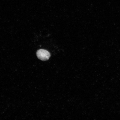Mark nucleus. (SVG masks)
<instances>
[{
    "label": "nucleus",
    "mask_w": 120,
    "mask_h": 120,
    "mask_svg": "<svg viewBox=\"0 0 120 120\" xmlns=\"http://www.w3.org/2000/svg\"><path fill=\"white\" fill-rule=\"evenodd\" d=\"M36 54L38 58L43 61L47 60L51 56L50 54L48 51L42 49L38 51Z\"/></svg>",
    "instance_id": "1"
}]
</instances>
